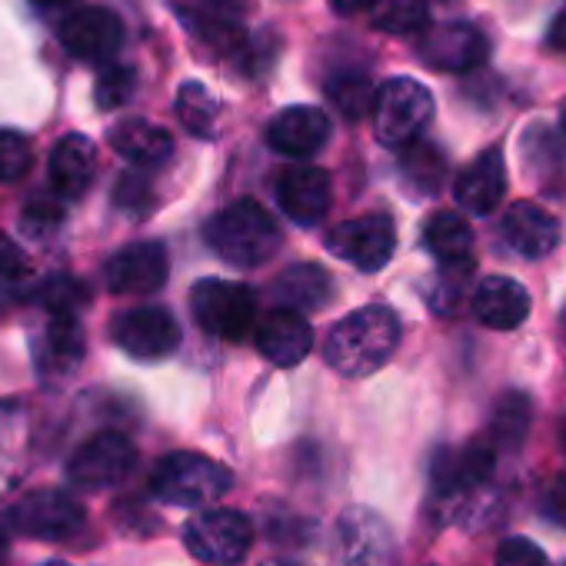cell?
<instances>
[{"label": "cell", "instance_id": "obj_13", "mask_svg": "<svg viewBox=\"0 0 566 566\" xmlns=\"http://www.w3.org/2000/svg\"><path fill=\"white\" fill-rule=\"evenodd\" d=\"M114 344L134 360H164L180 347V327L164 307H137L114 321Z\"/></svg>", "mask_w": 566, "mask_h": 566}, {"label": "cell", "instance_id": "obj_39", "mask_svg": "<svg viewBox=\"0 0 566 566\" xmlns=\"http://www.w3.org/2000/svg\"><path fill=\"white\" fill-rule=\"evenodd\" d=\"M117 203L127 207V210H147L150 207V184L137 174L124 177L117 184Z\"/></svg>", "mask_w": 566, "mask_h": 566}, {"label": "cell", "instance_id": "obj_3", "mask_svg": "<svg viewBox=\"0 0 566 566\" xmlns=\"http://www.w3.org/2000/svg\"><path fill=\"white\" fill-rule=\"evenodd\" d=\"M210 250L233 266H260L280 247L276 220L256 200H233L207 223Z\"/></svg>", "mask_w": 566, "mask_h": 566}, {"label": "cell", "instance_id": "obj_9", "mask_svg": "<svg viewBox=\"0 0 566 566\" xmlns=\"http://www.w3.org/2000/svg\"><path fill=\"white\" fill-rule=\"evenodd\" d=\"M327 250L347 263H354L364 273H374L380 266L390 263L394 250H397V227L390 217L384 213H367V217H354L337 223L327 233Z\"/></svg>", "mask_w": 566, "mask_h": 566}, {"label": "cell", "instance_id": "obj_26", "mask_svg": "<svg viewBox=\"0 0 566 566\" xmlns=\"http://www.w3.org/2000/svg\"><path fill=\"white\" fill-rule=\"evenodd\" d=\"M111 147L137 167H157L174 154V137L150 120H124L111 130Z\"/></svg>", "mask_w": 566, "mask_h": 566}, {"label": "cell", "instance_id": "obj_16", "mask_svg": "<svg viewBox=\"0 0 566 566\" xmlns=\"http://www.w3.org/2000/svg\"><path fill=\"white\" fill-rule=\"evenodd\" d=\"M490 54V41L486 34L470 24V21H450L433 28L423 44H420V57L423 64L447 71V74H467L476 71Z\"/></svg>", "mask_w": 566, "mask_h": 566}, {"label": "cell", "instance_id": "obj_22", "mask_svg": "<svg viewBox=\"0 0 566 566\" xmlns=\"http://www.w3.org/2000/svg\"><path fill=\"white\" fill-rule=\"evenodd\" d=\"M473 314L490 331H513L530 317V294L510 276H486L473 291Z\"/></svg>", "mask_w": 566, "mask_h": 566}, {"label": "cell", "instance_id": "obj_19", "mask_svg": "<svg viewBox=\"0 0 566 566\" xmlns=\"http://www.w3.org/2000/svg\"><path fill=\"white\" fill-rule=\"evenodd\" d=\"M331 137V117L321 107H287L266 127V144L283 157H314Z\"/></svg>", "mask_w": 566, "mask_h": 566}, {"label": "cell", "instance_id": "obj_27", "mask_svg": "<svg viewBox=\"0 0 566 566\" xmlns=\"http://www.w3.org/2000/svg\"><path fill=\"white\" fill-rule=\"evenodd\" d=\"M423 247L440 263L473 260V230H470L467 217H460L457 210H440L430 217V223L423 230Z\"/></svg>", "mask_w": 566, "mask_h": 566}, {"label": "cell", "instance_id": "obj_5", "mask_svg": "<svg viewBox=\"0 0 566 566\" xmlns=\"http://www.w3.org/2000/svg\"><path fill=\"white\" fill-rule=\"evenodd\" d=\"M430 117H433V97L420 81L390 77L387 84H380L374 104V130L384 147L403 150L420 137Z\"/></svg>", "mask_w": 566, "mask_h": 566}, {"label": "cell", "instance_id": "obj_4", "mask_svg": "<svg viewBox=\"0 0 566 566\" xmlns=\"http://www.w3.org/2000/svg\"><path fill=\"white\" fill-rule=\"evenodd\" d=\"M230 486H233V476L223 463H217L203 453H190V450L167 453L164 460H157V467L150 473V493L160 503L184 506V510L210 506Z\"/></svg>", "mask_w": 566, "mask_h": 566}, {"label": "cell", "instance_id": "obj_48", "mask_svg": "<svg viewBox=\"0 0 566 566\" xmlns=\"http://www.w3.org/2000/svg\"><path fill=\"white\" fill-rule=\"evenodd\" d=\"M48 566H67V563H48Z\"/></svg>", "mask_w": 566, "mask_h": 566}, {"label": "cell", "instance_id": "obj_17", "mask_svg": "<svg viewBox=\"0 0 566 566\" xmlns=\"http://www.w3.org/2000/svg\"><path fill=\"white\" fill-rule=\"evenodd\" d=\"M314 347V331L301 311L276 307L256 324V350L273 367H297Z\"/></svg>", "mask_w": 566, "mask_h": 566}, {"label": "cell", "instance_id": "obj_40", "mask_svg": "<svg viewBox=\"0 0 566 566\" xmlns=\"http://www.w3.org/2000/svg\"><path fill=\"white\" fill-rule=\"evenodd\" d=\"M543 513L556 523H566V476H556L543 496Z\"/></svg>", "mask_w": 566, "mask_h": 566}, {"label": "cell", "instance_id": "obj_18", "mask_svg": "<svg viewBox=\"0 0 566 566\" xmlns=\"http://www.w3.org/2000/svg\"><path fill=\"white\" fill-rule=\"evenodd\" d=\"M276 203L294 223L314 227L331 210V177L321 167H291L276 180Z\"/></svg>", "mask_w": 566, "mask_h": 566}, {"label": "cell", "instance_id": "obj_44", "mask_svg": "<svg viewBox=\"0 0 566 566\" xmlns=\"http://www.w3.org/2000/svg\"><path fill=\"white\" fill-rule=\"evenodd\" d=\"M263 566H311V563H304V559H294V556H273V559H266Z\"/></svg>", "mask_w": 566, "mask_h": 566}, {"label": "cell", "instance_id": "obj_15", "mask_svg": "<svg viewBox=\"0 0 566 566\" xmlns=\"http://www.w3.org/2000/svg\"><path fill=\"white\" fill-rule=\"evenodd\" d=\"M61 44L84 64H104L120 51L124 24L107 8H81L64 18Z\"/></svg>", "mask_w": 566, "mask_h": 566}, {"label": "cell", "instance_id": "obj_46", "mask_svg": "<svg viewBox=\"0 0 566 566\" xmlns=\"http://www.w3.org/2000/svg\"><path fill=\"white\" fill-rule=\"evenodd\" d=\"M559 440H563V453H566V423H563V433H559Z\"/></svg>", "mask_w": 566, "mask_h": 566}, {"label": "cell", "instance_id": "obj_36", "mask_svg": "<svg viewBox=\"0 0 566 566\" xmlns=\"http://www.w3.org/2000/svg\"><path fill=\"white\" fill-rule=\"evenodd\" d=\"M44 304L51 314H77V307L87 304V291L81 287L77 280H51L48 287H44Z\"/></svg>", "mask_w": 566, "mask_h": 566}, {"label": "cell", "instance_id": "obj_12", "mask_svg": "<svg viewBox=\"0 0 566 566\" xmlns=\"http://www.w3.org/2000/svg\"><path fill=\"white\" fill-rule=\"evenodd\" d=\"M167 273H170V260H167L164 243H157V240L130 243V247L117 250L104 266L107 291L120 294V297L157 294L167 283Z\"/></svg>", "mask_w": 566, "mask_h": 566}, {"label": "cell", "instance_id": "obj_30", "mask_svg": "<svg viewBox=\"0 0 566 566\" xmlns=\"http://www.w3.org/2000/svg\"><path fill=\"white\" fill-rule=\"evenodd\" d=\"M177 117H180V124H184L190 134L210 140V137L217 134L220 104H217V97H213L203 84L187 81V84L180 87V94H177Z\"/></svg>", "mask_w": 566, "mask_h": 566}, {"label": "cell", "instance_id": "obj_47", "mask_svg": "<svg viewBox=\"0 0 566 566\" xmlns=\"http://www.w3.org/2000/svg\"><path fill=\"white\" fill-rule=\"evenodd\" d=\"M563 137H566V114H563Z\"/></svg>", "mask_w": 566, "mask_h": 566}, {"label": "cell", "instance_id": "obj_11", "mask_svg": "<svg viewBox=\"0 0 566 566\" xmlns=\"http://www.w3.org/2000/svg\"><path fill=\"white\" fill-rule=\"evenodd\" d=\"M180 24L213 51L233 54L243 48V18L250 0H170Z\"/></svg>", "mask_w": 566, "mask_h": 566}, {"label": "cell", "instance_id": "obj_34", "mask_svg": "<svg viewBox=\"0 0 566 566\" xmlns=\"http://www.w3.org/2000/svg\"><path fill=\"white\" fill-rule=\"evenodd\" d=\"M34 164V147L18 130H0V184L21 180Z\"/></svg>", "mask_w": 566, "mask_h": 566}, {"label": "cell", "instance_id": "obj_10", "mask_svg": "<svg viewBox=\"0 0 566 566\" xmlns=\"http://www.w3.org/2000/svg\"><path fill=\"white\" fill-rule=\"evenodd\" d=\"M137 467V447L114 430L91 437L67 463V476L81 490H107L130 476Z\"/></svg>", "mask_w": 566, "mask_h": 566}, {"label": "cell", "instance_id": "obj_20", "mask_svg": "<svg viewBox=\"0 0 566 566\" xmlns=\"http://www.w3.org/2000/svg\"><path fill=\"white\" fill-rule=\"evenodd\" d=\"M457 203L476 217H490L503 197H506V164H503V150L490 147L483 150L460 177H457Z\"/></svg>", "mask_w": 566, "mask_h": 566}, {"label": "cell", "instance_id": "obj_25", "mask_svg": "<svg viewBox=\"0 0 566 566\" xmlns=\"http://www.w3.org/2000/svg\"><path fill=\"white\" fill-rule=\"evenodd\" d=\"M84 327L77 314H51L38 340V364L44 374H71L84 360Z\"/></svg>", "mask_w": 566, "mask_h": 566}, {"label": "cell", "instance_id": "obj_14", "mask_svg": "<svg viewBox=\"0 0 566 566\" xmlns=\"http://www.w3.org/2000/svg\"><path fill=\"white\" fill-rule=\"evenodd\" d=\"M11 526L31 539H71L84 526V506L64 490H41L11 510Z\"/></svg>", "mask_w": 566, "mask_h": 566}, {"label": "cell", "instance_id": "obj_23", "mask_svg": "<svg viewBox=\"0 0 566 566\" xmlns=\"http://www.w3.org/2000/svg\"><path fill=\"white\" fill-rule=\"evenodd\" d=\"M97 174V147L84 134H67L54 144L48 160L51 190L64 200L81 197Z\"/></svg>", "mask_w": 566, "mask_h": 566}, {"label": "cell", "instance_id": "obj_1", "mask_svg": "<svg viewBox=\"0 0 566 566\" xmlns=\"http://www.w3.org/2000/svg\"><path fill=\"white\" fill-rule=\"evenodd\" d=\"M397 344H400L397 314L384 304H370L334 324L324 344V357L340 377H367L394 357Z\"/></svg>", "mask_w": 566, "mask_h": 566}, {"label": "cell", "instance_id": "obj_7", "mask_svg": "<svg viewBox=\"0 0 566 566\" xmlns=\"http://www.w3.org/2000/svg\"><path fill=\"white\" fill-rule=\"evenodd\" d=\"M190 311L200 331L220 340H243L253 331L256 321V301L253 291L243 283L230 280H200L190 291Z\"/></svg>", "mask_w": 566, "mask_h": 566}, {"label": "cell", "instance_id": "obj_33", "mask_svg": "<svg viewBox=\"0 0 566 566\" xmlns=\"http://www.w3.org/2000/svg\"><path fill=\"white\" fill-rule=\"evenodd\" d=\"M473 276V260H460V263H440V273L430 287V307L437 314H457L467 301V287Z\"/></svg>", "mask_w": 566, "mask_h": 566}, {"label": "cell", "instance_id": "obj_24", "mask_svg": "<svg viewBox=\"0 0 566 566\" xmlns=\"http://www.w3.org/2000/svg\"><path fill=\"white\" fill-rule=\"evenodd\" d=\"M334 291V283L324 266L317 263H297L287 266L273 283H270V297L276 307H291V311H321Z\"/></svg>", "mask_w": 566, "mask_h": 566}, {"label": "cell", "instance_id": "obj_29", "mask_svg": "<svg viewBox=\"0 0 566 566\" xmlns=\"http://www.w3.org/2000/svg\"><path fill=\"white\" fill-rule=\"evenodd\" d=\"M400 177L417 193H437L447 177V157L437 147L413 140L400 154Z\"/></svg>", "mask_w": 566, "mask_h": 566}, {"label": "cell", "instance_id": "obj_43", "mask_svg": "<svg viewBox=\"0 0 566 566\" xmlns=\"http://www.w3.org/2000/svg\"><path fill=\"white\" fill-rule=\"evenodd\" d=\"M8 556H11V526L0 516V566L8 563Z\"/></svg>", "mask_w": 566, "mask_h": 566}, {"label": "cell", "instance_id": "obj_21", "mask_svg": "<svg viewBox=\"0 0 566 566\" xmlns=\"http://www.w3.org/2000/svg\"><path fill=\"white\" fill-rule=\"evenodd\" d=\"M500 233L510 243V250H516L526 260H539L546 253L556 250L559 243V223L553 213H546L543 207H536L533 200H520L513 203L503 220H500Z\"/></svg>", "mask_w": 566, "mask_h": 566}, {"label": "cell", "instance_id": "obj_32", "mask_svg": "<svg viewBox=\"0 0 566 566\" xmlns=\"http://www.w3.org/2000/svg\"><path fill=\"white\" fill-rule=\"evenodd\" d=\"M427 18V0H377L370 8V24L384 34H417Z\"/></svg>", "mask_w": 566, "mask_h": 566}, {"label": "cell", "instance_id": "obj_6", "mask_svg": "<svg viewBox=\"0 0 566 566\" xmlns=\"http://www.w3.org/2000/svg\"><path fill=\"white\" fill-rule=\"evenodd\" d=\"M184 546L207 566H237L253 546V520L240 510H203L184 526Z\"/></svg>", "mask_w": 566, "mask_h": 566}, {"label": "cell", "instance_id": "obj_41", "mask_svg": "<svg viewBox=\"0 0 566 566\" xmlns=\"http://www.w3.org/2000/svg\"><path fill=\"white\" fill-rule=\"evenodd\" d=\"M337 14H360V11H370L377 0H331Z\"/></svg>", "mask_w": 566, "mask_h": 566}, {"label": "cell", "instance_id": "obj_45", "mask_svg": "<svg viewBox=\"0 0 566 566\" xmlns=\"http://www.w3.org/2000/svg\"><path fill=\"white\" fill-rule=\"evenodd\" d=\"M38 8H67V4H74V0H34Z\"/></svg>", "mask_w": 566, "mask_h": 566}, {"label": "cell", "instance_id": "obj_28", "mask_svg": "<svg viewBox=\"0 0 566 566\" xmlns=\"http://www.w3.org/2000/svg\"><path fill=\"white\" fill-rule=\"evenodd\" d=\"M530 420H533V403L526 394L510 390L496 400L493 417H490V440L503 450H516L526 433H530Z\"/></svg>", "mask_w": 566, "mask_h": 566}, {"label": "cell", "instance_id": "obj_8", "mask_svg": "<svg viewBox=\"0 0 566 566\" xmlns=\"http://www.w3.org/2000/svg\"><path fill=\"white\" fill-rule=\"evenodd\" d=\"M337 566H394L397 543L380 513L367 506H350L337 520Z\"/></svg>", "mask_w": 566, "mask_h": 566}, {"label": "cell", "instance_id": "obj_2", "mask_svg": "<svg viewBox=\"0 0 566 566\" xmlns=\"http://www.w3.org/2000/svg\"><path fill=\"white\" fill-rule=\"evenodd\" d=\"M496 467V443L493 440H473L463 450H440L430 467L433 483V513L440 520H467L473 516L476 493L490 483Z\"/></svg>", "mask_w": 566, "mask_h": 566}, {"label": "cell", "instance_id": "obj_38", "mask_svg": "<svg viewBox=\"0 0 566 566\" xmlns=\"http://www.w3.org/2000/svg\"><path fill=\"white\" fill-rule=\"evenodd\" d=\"M24 276H28V260H24V253H21L11 240H0V297L21 291Z\"/></svg>", "mask_w": 566, "mask_h": 566}, {"label": "cell", "instance_id": "obj_37", "mask_svg": "<svg viewBox=\"0 0 566 566\" xmlns=\"http://www.w3.org/2000/svg\"><path fill=\"white\" fill-rule=\"evenodd\" d=\"M496 566H549L546 553L526 536H506L496 549Z\"/></svg>", "mask_w": 566, "mask_h": 566}, {"label": "cell", "instance_id": "obj_35", "mask_svg": "<svg viewBox=\"0 0 566 566\" xmlns=\"http://www.w3.org/2000/svg\"><path fill=\"white\" fill-rule=\"evenodd\" d=\"M134 91H137V71L134 67H107L97 77L94 101L104 111H117V107H124L134 97Z\"/></svg>", "mask_w": 566, "mask_h": 566}, {"label": "cell", "instance_id": "obj_42", "mask_svg": "<svg viewBox=\"0 0 566 566\" xmlns=\"http://www.w3.org/2000/svg\"><path fill=\"white\" fill-rule=\"evenodd\" d=\"M549 44H553V48H559V51H566V14H559V18L553 21Z\"/></svg>", "mask_w": 566, "mask_h": 566}, {"label": "cell", "instance_id": "obj_31", "mask_svg": "<svg viewBox=\"0 0 566 566\" xmlns=\"http://www.w3.org/2000/svg\"><path fill=\"white\" fill-rule=\"evenodd\" d=\"M324 91H327L331 104H334L344 117H350V120H360V117H364L367 111H374V104H377V91H374L370 77H367V74H357V71H347V74L331 77V81L324 84Z\"/></svg>", "mask_w": 566, "mask_h": 566}]
</instances>
